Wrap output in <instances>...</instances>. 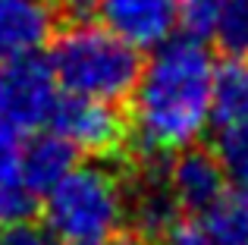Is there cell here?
Returning a JSON list of instances; mask_svg holds the SVG:
<instances>
[{"label": "cell", "instance_id": "obj_1", "mask_svg": "<svg viewBox=\"0 0 248 245\" xmlns=\"http://www.w3.org/2000/svg\"><path fill=\"white\" fill-rule=\"evenodd\" d=\"M214 69L217 63L198 35H170L154 47L129 94V138L141 154L170 157L198 145L211 126Z\"/></svg>", "mask_w": 248, "mask_h": 245}, {"label": "cell", "instance_id": "obj_2", "mask_svg": "<svg viewBox=\"0 0 248 245\" xmlns=\"http://www.w3.org/2000/svg\"><path fill=\"white\" fill-rule=\"evenodd\" d=\"M47 66L57 88L97 101H126L141 73V57L132 44L104 25L69 22L47 44Z\"/></svg>", "mask_w": 248, "mask_h": 245}, {"label": "cell", "instance_id": "obj_3", "mask_svg": "<svg viewBox=\"0 0 248 245\" xmlns=\"http://www.w3.org/2000/svg\"><path fill=\"white\" fill-rule=\"evenodd\" d=\"M129 195L110 167L76 164L44 192V230L63 242L107 245L123 233Z\"/></svg>", "mask_w": 248, "mask_h": 245}, {"label": "cell", "instance_id": "obj_4", "mask_svg": "<svg viewBox=\"0 0 248 245\" xmlns=\"http://www.w3.org/2000/svg\"><path fill=\"white\" fill-rule=\"evenodd\" d=\"M57 79L47 63L16 60L0 66V151H19L31 132L47 126Z\"/></svg>", "mask_w": 248, "mask_h": 245}, {"label": "cell", "instance_id": "obj_5", "mask_svg": "<svg viewBox=\"0 0 248 245\" xmlns=\"http://www.w3.org/2000/svg\"><path fill=\"white\" fill-rule=\"evenodd\" d=\"M47 126L76 151L101 154V157L104 154L116 157L129 141V120L110 101L85 98V94H57Z\"/></svg>", "mask_w": 248, "mask_h": 245}, {"label": "cell", "instance_id": "obj_6", "mask_svg": "<svg viewBox=\"0 0 248 245\" xmlns=\"http://www.w3.org/2000/svg\"><path fill=\"white\" fill-rule=\"evenodd\" d=\"M94 16L135 50H154L179 25V0H97Z\"/></svg>", "mask_w": 248, "mask_h": 245}, {"label": "cell", "instance_id": "obj_7", "mask_svg": "<svg viewBox=\"0 0 248 245\" xmlns=\"http://www.w3.org/2000/svg\"><path fill=\"white\" fill-rule=\"evenodd\" d=\"M164 173H167V185L173 192L179 211L182 214H195V217L204 208H211L230 185L217 154L198 145H188L182 151L170 154V164L164 167Z\"/></svg>", "mask_w": 248, "mask_h": 245}, {"label": "cell", "instance_id": "obj_8", "mask_svg": "<svg viewBox=\"0 0 248 245\" xmlns=\"http://www.w3.org/2000/svg\"><path fill=\"white\" fill-rule=\"evenodd\" d=\"M54 0H0V66L38 57L57 29Z\"/></svg>", "mask_w": 248, "mask_h": 245}, {"label": "cell", "instance_id": "obj_9", "mask_svg": "<svg viewBox=\"0 0 248 245\" xmlns=\"http://www.w3.org/2000/svg\"><path fill=\"white\" fill-rule=\"evenodd\" d=\"M126 217H132V227L145 245L157 242L182 217L179 204L167 185L164 167H145V173L132 183V208L126 211Z\"/></svg>", "mask_w": 248, "mask_h": 245}, {"label": "cell", "instance_id": "obj_10", "mask_svg": "<svg viewBox=\"0 0 248 245\" xmlns=\"http://www.w3.org/2000/svg\"><path fill=\"white\" fill-rule=\"evenodd\" d=\"M76 148L57 132H31L19 145V167L35 195H44L57 179H63L76 167Z\"/></svg>", "mask_w": 248, "mask_h": 245}, {"label": "cell", "instance_id": "obj_11", "mask_svg": "<svg viewBox=\"0 0 248 245\" xmlns=\"http://www.w3.org/2000/svg\"><path fill=\"white\" fill-rule=\"evenodd\" d=\"M211 122H217V129L248 122V60L226 57V63L214 69Z\"/></svg>", "mask_w": 248, "mask_h": 245}, {"label": "cell", "instance_id": "obj_12", "mask_svg": "<svg viewBox=\"0 0 248 245\" xmlns=\"http://www.w3.org/2000/svg\"><path fill=\"white\" fill-rule=\"evenodd\" d=\"M211 245H239L248 239V189L226 185L223 195L198 214Z\"/></svg>", "mask_w": 248, "mask_h": 245}, {"label": "cell", "instance_id": "obj_13", "mask_svg": "<svg viewBox=\"0 0 248 245\" xmlns=\"http://www.w3.org/2000/svg\"><path fill=\"white\" fill-rule=\"evenodd\" d=\"M38 195L25 183L19 151H0V227L16 220H29L35 214Z\"/></svg>", "mask_w": 248, "mask_h": 245}, {"label": "cell", "instance_id": "obj_14", "mask_svg": "<svg viewBox=\"0 0 248 245\" xmlns=\"http://www.w3.org/2000/svg\"><path fill=\"white\" fill-rule=\"evenodd\" d=\"M207 35L217 41V47L226 57L248 60V0H230L214 19Z\"/></svg>", "mask_w": 248, "mask_h": 245}, {"label": "cell", "instance_id": "obj_15", "mask_svg": "<svg viewBox=\"0 0 248 245\" xmlns=\"http://www.w3.org/2000/svg\"><path fill=\"white\" fill-rule=\"evenodd\" d=\"M214 154H217L220 167L226 173V183L236 185V189H248V122L220 129Z\"/></svg>", "mask_w": 248, "mask_h": 245}, {"label": "cell", "instance_id": "obj_16", "mask_svg": "<svg viewBox=\"0 0 248 245\" xmlns=\"http://www.w3.org/2000/svg\"><path fill=\"white\" fill-rule=\"evenodd\" d=\"M226 3H230V0H179V22L186 25L192 35L204 38Z\"/></svg>", "mask_w": 248, "mask_h": 245}, {"label": "cell", "instance_id": "obj_17", "mask_svg": "<svg viewBox=\"0 0 248 245\" xmlns=\"http://www.w3.org/2000/svg\"><path fill=\"white\" fill-rule=\"evenodd\" d=\"M0 245H54L47 230L35 227L31 220H16L0 227Z\"/></svg>", "mask_w": 248, "mask_h": 245}, {"label": "cell", "instance_id": "obj_18", "mask_svg": "<svg viewBox=\"0 0 248 245\" xmlns=\"http://www.w3.org/2000/svg\"><path fill=\"white\" fill-rule=\"evenodd\" d=\"M54 10L66 22H88L97 10V0H54Z\"/></svg>", "mask_w": 248, "mask_h": 245}, {"label": "cell", "instance_id": "obj_19", "mask_svg": "<svg viewBox=\"0 0 248 245\" xmlns=\"http://www.w3.org/2000/svg\"><path fill=\"white\" fill-rule=\"evenodd\" d=\"M54 245H97V242H63V239H57ZM110 245V242H107Z\"/></svg>", "mask_w": 248, "mask_h": 245}, {"label": "cell", "instance_id": "obj_20", "mask_svg": "<svg viewBox=\"0 0 248 245\" xmlns=\"http://www.w3.org/2000/svg\"><path fill=\"white\" fill-rule=\"evenodd\" d=\"M239 245H248V239H242V242H239Z\"/></svg>", "mask_w": 248, "mask_h": 245}]
</instances>
